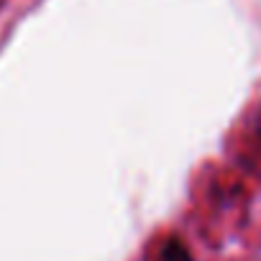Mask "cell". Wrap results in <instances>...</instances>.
<instances>
[{"instance_id": "obj_1", "label": "cell", "mask_w": 261, "mask_h": 261, "mask_svg": "<svg viewBox=\"0 0 261 261\" xmlns=\"http://www.w3.org/2000/svg\"><path fill=\"white\" fill-rule=\"evenodd\" d=\"M162 261H192V253H190V248L182 241L169 238L164 243V248H162Z\"/></svg>"}]
</instances>
